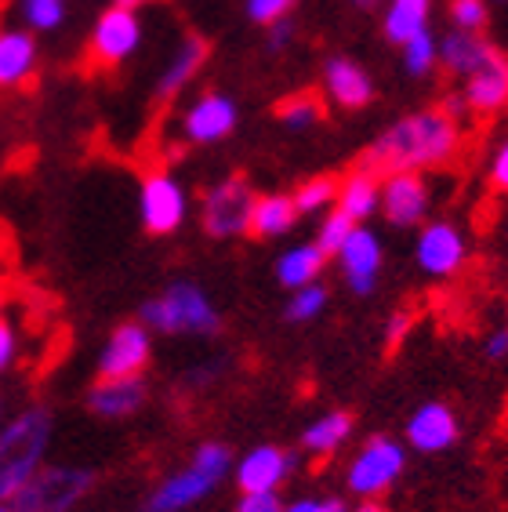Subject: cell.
I'll return each instance as SVG.
<instances>
[{"label":"cell","mask_w":508,"mask_h":512,"mask_svg":"<svg viewBox=\"0 0 508 512\" xmlns=\"http://www.w3.org/2000/svg\"><path fill=\"white\" fill-rule=\"evenodd\" d=\"M461 149V124L447 117L443 109H421L411 117L396 120L392 128L378 135L363 168L374 175H396V171H425V168H443L458 157Z\"/></svg>","instance_id":"6da1fadb"},{"label":"cell","mask_w":508,"mask_h":512,"mask_svg":"<svg viewBox=\"0 0 508 512\" xmlns=\"http://www.w3.org/2000/svg\"><path fill=\"white\" fill-rule=\"evenodd\" d=\"M51 433L55 418L48 407H26L0 429V502H11L48 462Z\"/></svg>","instance_id":"7a4b0ae2"},{"label":"cell","mask_w":508,"mask_h":512,"mask_svg":"<svg viewBox=\"0 0 508 512\" xmlns=\"http://www.w3.org/2000/svg\"><path fill=\"white\" fill-rule=\"evenodd\" d=\"M233 451L218 440H207L193 451L186 469L164 476L146 498V512H186L218 491V483L233 473Z\"/></svg>","instance_id":"3957f363"},{"label":"cell","mask_w":508,"mask_h":512,"mask_svg":"<svg viewBox=\"0 0 508 512\" xmlns=\"http://www.w3.org/2000/svg\"><path fill=\"white\" fill-rule=\"evenodd\" d=\"M138 316H142V324L160 331V335H218V327H222L215 302L193 280L167 284L157 298H149Z\"/></svg>","instance_id":"277c9868"},{"label":"cell","mask_w":508,"mask_h":512,"mask_svg":"<svg viewBox=\"0 0 508 512\" xmlns=\"http://www.w3.org/2000/svg\"><path fill=\"white\" fill-rule=\"evenodd\" d=\"M95 487L88 465H40L33 480L11 498V512H73Z\"/></svg>","instance_id":"5b68a950"},{"label":"cell","mask_w":508,"mask_h":512,"mask_svg":"<svg viewBox=\"0 0 508 512\" xmlns=\"http://www.w3.org/2000/svg\"><path fill=\"white\" fill-rule=\"evenodd\" d=\"M251 207H254V189L247 178L229 175L222 182L207 189L200 200V226L211 240H233L244 237L251 229Z\"/></svg>","instance_id":"8992f818"},{"label":"cell","mask_w":508,"mask_h":512,"mask_svg":"<svg viewBox=\"0 0 508 512\" xmlns=\"http://www.w3.org/2000/svg\"><path fill=\"white\" fill-rule=\"evenodd\" d=\"M407 469V451L396 444L392 436H371L367 444L356 451V458L345 469V483L352 494H360L363 502H371L378 494H385L392 483L400 480Z\"/></svg>","instance_id":"52a82bcc"},{"label":"cell","mask_w":508,"mask_h":512,"mask_svg":"<svg viewBox=\"0 0 508 512\" xmlns=\"http://www.w3.org/2000/svg\"><path fill=\"white\" fill-rule=\"evenodd\" d=\"M142 48V19L131 8H106L95 19L88 37V59L95 69H120L135 51Z\"/></svg>","instance_id":"ba28073f"},{"label":"cell","mask_w":508,"mask_h":512,"mask_svg":"<svg viewBox=\"0 0 508 512\" xmlns=\"http://www.w3.org/2000/svg\"><path fill=\"white\" fill-rule=\"evenodd\" d=\"M138 215L149 237H171L189 215V197L182 182L167 171H149L138 189Z\"/></svg>","instance_id":"9c48e42d"},{"label":"cell","mask_w":508,"mask_h":512,"mask_svg":"<svg viewBox=\"0 0 508 512\" xmlns=\"http://www.w3.org/2000/svg\"><path fill=\"white\" fill-rule=\"evenodd\" d=\"M153 360V335L142 320H124L113 327L98 353V378H142Z\"/></svg>","instance_id":"30bf717a"},{"label":"cell","mask_w":508,"mask_h":512,"mask_svg":"<svg viewBox=\"0 0 508 512\" xmlns=\"http://www.w3.org/2000/svg\"><path fill=\"white\" fill-rule=\"evenodd\" d=\"M236 120H240V109L229 95L222 91H204L193 106L182 113V135L193 146H215L222 138H229L236 131Z\"/></svg>","instance_id":"8fae6325"},{"label":"cell","mask_w":508,"mask_h":512,"mask_svg":"<svg viewBox=\"0 0 508 512\" xmlns=\"http://www.w3.org/2000/svg\"><path fill=\"white\" fill-rule=\"evenodd\" d=\"M429 204H432V193L418 171H396V175H385V182H381L378 211L389 218L392 226L400 229L421 226L425 215H429Z\"/></svg>","instance_id":"7c38bea8"},{"label":"cell","mask_w":508,"mask_h":512,"mask_svg":"<svg viewBox=\"0 0 508 512\" xmlns=\"http://www.w3.org/2000/svg\"><path fill=\"white\" fill-rule=\"evenodd\" d=\"M414 258H418L421 273L436 276V280H447V276L461 273L465 258H469V244H465L458 226H450V222H429V226L418 233Z\"/></svg>","instance_id":"4fadbf2b"},{"label":"cell","mask_w":508,"mask_h":512,"mask_svg":"<svg viewBox=\"0 0 508 512\" xmlns=\"http://www.w3.org/2000/svg\"><path fill=\"white\" fill-rule=\"evenodd\" d=\"M291 469H294L291 451H284V447L276 444H258L240 462H233V480L240 487V494H269L284 487Z\"/></svg>","instance_id":"5bb4252c"},{"label":"cell","mask_w":508,"mask_h":512,"mask_svg":"<svg viewBox=\"0 0 508 512\" xmlns=\"http://www.w3.org/2000/svg\"><path fill=\"white\" fill-rule=\"evenodd\" d=\"M334 258H338V266H342L345 284H349L356 295H371L381 273V258H385L378 233L367 226H352V233L345 237V244L338 247Z\"/></svg>","instance_id":"9a60e30c"},{"label":"cell","mask_w":508,"mask_h":512,"mask_svg":"<svg viewBox=\"0 0 508 512\" xmlns=\"http://www.w3.org/2000/svg\"><path fill=\"white\" fill-rule=\"evenodd\" d=\"M461 102H465V109L479 113V117H490V113L508 109V59L498 48L490 51V59L483 66L472 69L469 77H465Z\"/></svg>","instance_id":"2e32d148"},{"label":"cell","mask_w":508,"mask_h":512,"mask_svg":"<svg viewBox=\"0 0 508 512\" xmlns=\"http://www.w3.org/2000/svg\"><path fill=\"white\" fill-rule=\"evenodd\" d=\"M458 436H461L458 414L450 411L447 404H440V400L421 404L418 411L411 414V422H407V444L421 454L447 451V447L458 444Z\"/></svg>","instance_id":"e0dca14e"},{"label":"cell","mask_w":508,"mask_h":512,"mask_svg":"<svg viewBox=\"0 0 508 512\" xmlns=\"http://www.w3.org/2000/svg\"><path fill=\"white\" fill-rule=\"evenodd\" d=\"M146 382L142 378H98L88 389V411L109 422L131 418L146 404Z\"/></svg>","instance_id":"ac0fdd59"},{"label":"cell","mask_w":508,"mask_h":512,"mask_svg":"<svg viewBox=\"0 0 508 512\" xmlns=\"http://www.w3.org/2000/svg\"><path fill=\"white\" fill-rule=\"evenodd\" d=\"M40 69V48L30 30H0V91L26 88Z\"/></svg>","instance_id":"d6986e66"},{"label":"cell","mask_w":508,"mask_h":512,"mask_svg":"<svg viewBox=\"0 0 508 512\" xmlns=\"http://www.w3.org/2000/svg\"><path fill=\"white\" fill-rule=\"evenodd\" d=\"M323 88L331 95L334 106L342 109H363L371 106L374 99V84L367 77V69L360 62L342 59V55H334L327 66H323Z\"/></svg>","instance_id":"ffe728a7"},{"label":"cell","mask_w":508,"mask_h":512,"mask_svg":"<svg viewBox=\"0 0 508 512\" xmlns=\"http://www.w3.org/2000/svg\"><path fill=\"white\" fill-rule=\"evenodd\" d=\"M207 55H211V44H207L204 37H196V33H189V37H182L178 40V48H175V55L167 59V66H164V73H160V80H157V102H171L178 95V91L186 88L189 80L204 69V62H207Z\"/></svg>","instance_id":"44dd1931"},{"label":"cell","mask_w":508,"mask_h":512,"mask_svg":"<svg viewBox=\"0 0 508 512\" xmlns=\"http://www.w3.org/2000/svg\"><path fill=\"white\" fill-rule=\"evenodd\" d=\"M334 207H338L345 218H352L356 226H363V222L381 207V178L367 168H356L352 175H345L342 182H338Z\"/></svg>","instance_id":"7402d4cb"},{"label":"cell","mask_w":508,"mask_h":512,"mask_svg":"<svg viewBox=\"0 0 508 512\" xmlns=\"http://www.w3.org/2000/svg\"><path fill=\"white\" fill-rule=\"evenodd\" d=\"M490 51H494L490 40L465 30H450L443 40H436V55H440L443 69H447L450 77H469L472 69H479L490 59Z\"/></svg>","instance_id":"603a6c76"},{"label":"cell","mask_w":508,"mask_h":512,"mask_svg":"<svg viewBox=\"0 0 508 512\" xmlns=\"http://www.w3.org/2000/svg\"><path fill=\"white\" fill-rule=\"evenodd\" d=\"M298 207L287 193H265V197H254V207H251V229L254 237L262 240H276V237H287L298 222Z\"/></svg>","instance_id":"cb8c5ba5"},{"label":"cell","mask_w":508,"mask_h":512,"mask_svg":"<svg viewBox=\"0 0 508 512\" xmlns=\"http://www.w3.org/2000/svg\"><path fill=\"white\" fill-rule=\"evenodd\" d=\"M352 414L349 411H327L320 414L316 422L305 425V433H302V447L313 458H331V454L342 451V444L352 436Z\"/></svg>","instance_id":"d4e9b609"},{"label":"cell","mask_w":508,"mask_h":512,"mask_svg":"<svg viewBox=\"0 0 508 512\" xmlns=\"http://www.w3.org/2000/svg\"><path fill=\"white\" fill-rule=\"evenodd\" d=\"M323 266H327V255H323L320 247L294 244L276 258V280L284 287H291V291H298V287H305V284H316Z\"/></svg>","instance_id":"484cf974"},{"label":"cell","mask_w":508,"mask_h":512,"mask_svg":"<svg viewBox=\"0 0 508 512\" xmlns=\"http://www.w3.org/2000/svg\"><path fill=\"white\" fill-rule=\"evenodd\" d=\"M429 19L432 0H389V8H385V37L392 44H403L414 33L429 30Z\"/></svg>","instance_id":"4316f807"},{"label":"cell","mask_w":508,"mask_h":512,"mask_svg":"<svg viewBox=\"0 0 508 512\" xmlns=\"http://www.w3.org/2000/svg\"><path fill=\"white\" fill-rule=\"evenodd\" d=\"M334 197H338V178L331 175L309 178V182L298 186V193H291L298 215H320V211H327L334 204Z\"/></svg>","instance_id":"83f0119b"},{"label":"cell","mask_w":508,"mask_h":512,"mask_svg":"<svg viewBox=\"0 0 508 512\" xmlns=\"http://www.w3.org/2000/svg\"><path fill=\"white\" fill-rule=\"evenodd\" d=\"M276 117L291 131H305L323 120V102L316 99L313 91H302V95H291V99L280 102V106H276Z\"/></svg>","instance_id":"f1b7e54d"},{"label":"cell","mask_w":508,"mask_h":512,"mask_svg":"<svg viewBox=\"0 0 508 512\" xmlns=\"http://www.w3.org/2000/svg\"><path fill=\"white\" fill-rule=\"evenodd\" d=\"M400 48H403V66H407V73H411V77H429L432 69H436V62H440L432 30L414 33L411 40H403Z\"/></svg>","instance_id":"f546056e"},{"label":"cell","mask_w":508,"mask_h":512,"mask_svg":"<svg viewBox=\"0 0 508 512\" xmlns=\"http://www.w3.org/2000/svg\"><path fill=\"white\" fill-rule=\"evenodd\" d=\"M327 309V287L316 280V284H305L298 291H291V302H287V320L294 324H309Z\"/></svg>","instance_id":"4dcf8cb0"},{"label":"cell","mask_w":508,"mask_h":512,"mask_svg":"<svg viewBox=\"0 0 508 512\" xmlns=\"http://www.w3.org/2000/svg\"><path fill=\"white\" fill-rule=\"evenodd\" d=\"M22 19H26L30 33L59 30L66 19V0H22Z\"/></svg>","instance_id":"1f68e13d"},{"label":"cell","mask_w":508,"mask_h":512,"mask_svg":"<svg viewBox=\"0 0 508 512\" xmlns=\"http://www.w3.org/2000/svg\"><path fill=\"white\" fill-rule=\"evenodd\" d=\"M352 226H356V222H352V218H345L338 207H334V211H327V218L320 222V233H316V247H320L327 258H334V255H338V247L345 244V237L352 233Z\"/></svg>","instance_id":"d6a6232c"},{"label":"cell","mask_w":508,"mask_h":512,"mask_svg":"<svg viewBox=\"0 0 508 512\" xmlns=\"http://www.w3.org/2000/svg\"><path fill=\"white\" fill-rule=\"evenodd\" d=\"M450 22H454V30L479 33L487 26V0H454L450 4Z\"/></svg>","instance_id":"836d02e7"},{"label":"cell","mask_w":508,"mask_h":512,"mask_svg":"<svg viewBox=\"0 0 508 512\" xmlns=\"http://www.w3.org/2000/svg\"><path fill=\"white\" fill-rule=\"evenodd\" d=\"M294 4L298 0H247V19L254 22V26H273V22L287 19L294 11Z\"/></svg>","instance_id":"e575fe53"},{"label":"cell","mask_w":508,"mask_h":512,"mask_svg":"<svg viewBox=\"0 0 508 512\" xmlns=\"http://www.w3.org/2000/svg\"><path fill=\"white\" fill-rule=\"evenodd\" d=\"M15 356H19V331H15L11 320L0 316V375L15 364Z\"/></svg>","instance_id":"d590c367"},{"label":"cell","mask_w":508,"mask_h":512,"mask_svg":"<svg viewBox=\"0 0 508 512\" xmlns=\"http://www.w3.org/2000/svg\"><path fill=\"white\" fill-rule=\"evenodd\" d=\"M284 502H280V494L269 491V494H240V502H236L233 512H280Z\"/></svg>","instance_id":"8d00e7d4"},{"label":"cell","mask_w":508,"mask_h":512,"mask_svg":"<svg viewBox=\"0 0 508 512\" xmlns=\"http://www.w3.org/2000/svg\"><path fill=\"white\" fill-rule=\"evenodd\" d=\"M411 327H414V313H411V309H396V313L389 316V327H385V342L396 349L403 338L411 335Z\"/></svg>","instance_id":"74e56055"},{"label":"cell","mask_w":508,"mask_h":512,"mask_svg":"<svg viewBox=\"0 0 508 512\" xmlns=\"http://www.w3.org/2000/svg\"><path fill=\"white\" fill-rule=\"evenodd\" d=\"M280 512H345V502L342 498H298Z\"/></svg>","instance_id":"f35d334b"},{"label":"cell","mask_w":508,"mask_h":512,"mask_svg":"<svg viewBox=\"0 0 508 512\" xmlns=\"http://www.w3.org/2000/svg\"><path fill=\"white\" fill-rule=\"evenodd\" d=\"M490 186L498 193H508V138L498 146V153L490 157Z\"/></svg>","instance_id":"ab89813d"},{"label":"cell","mask_w":508,"mask_h":512,"mask_svg":"<svg viewBox=\"0 0 508 512\" xmlns=\"http://www.w3.org/2000/svg\"><path fill=\"white\" fill-rule=\"evenodd\" d=\"M291 40H294L291 19H280V22H273V26H269V51H284Z\"/></svg>","instance_id":"60d3db41"},{"label":"cell","mask_w":508,"mask_h":512,"mask_svg":"<svg viewBox=\"0 0 508 512\" xmlns=\"http://www.w3.org/2000/svg\"><path fill=\"white\" fill-rule=\"evenodd\" d=\"M487 356L490 360H505L508 356V327L505 331H494V335L487 338Z\"/></svg>","instance_id":"b9f144b4"},{"label":"cell","mask_w":508,"mask_h":512,"mask_svg":"<svg viewBox=\"0 0 508 512\" xmlns=\"http://www.w3.org/2000/svg\"><path fill=\"white\" fill-rule=\"evenodd\" d=\"M120 8H131V11H138V8H146V4H153V0H117Z\"/></svg>","instance_id":"7bdbcfd3"},{"label":"cell","mask_w":508,"mask_h":512,"mask_svg":"<svg viewBox=\"0 0 508 512\" xmlns=\"http://www.w3.org/2000/svg\"><path fill=\"white\" fill-rule=\"evenodd\" d=\"M356 512H389V509H385V505H378V502H374V498H371V502H363Z\"/></svg>","instance_id":"ee69618b"},{"label":"cell","mask_w":508,"mask_h":512,"mask_svg":"<svg viewBox=\"0 0 508 512\" xmlns=\"http://www.w3.org/2000/svg\"><path fill=\"white\" fill-rule=\"evenodd\" d=\"M356 8H374V4H381V0H352Z\"/></svg>","instance_id":"f6af8a7d"},{"label":"cell","mask_w":508,"mask_h":512,"mask_svg":"<svg viewBox=\"0 0 508 512\" xmlns=\"http://www.w3.org/2000/svg\"><path fill=\"white\" fill-rule=\"evenodd\" d=\"M4 302H8V298H4V291H0V316H4Z\"/></svg>","instance_id":"bcb514c9"},{"label":"cell","mask_w":508,"mask_h":512,"mask_svg":"<svg viewBox=\"0 0 508 512\" xmlns=\"http://www.w3.org/2000/svg\"><path fill=\"white\" fill-rule=\"evenodd\" d=\"M0 512H11V505H8V502H0Z\"/></svg>","instance_id":"7dc6e473"}]
</instances>
